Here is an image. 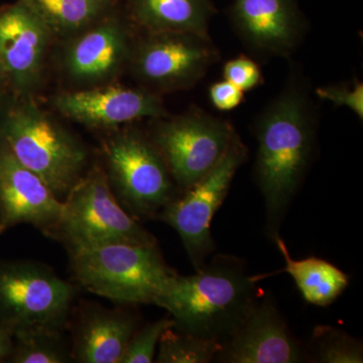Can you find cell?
I'll list each match as a JSON object with an SVG mask.
<instances>
[{
	"label": "cell",
	"instance_id": "cell-1",
	"mask_svg": "<svg viewBox=\"0 0 363 363\" xmlns=\"http://www.w3.org/2000/svg\"><path fill=\"white\" fill-rule=\"evenodd\" d=\"M307 95L297 85L284 90L255 124V180L266 206L271 238L279 228L311 162L315 123Z\"/></svg>",
	"mask_w": 363,
	"mask_h": 363
},
{
	"label": "cell",
	"instance_id": "cell-2",
	"mask_svg": "<svg viewBox=\"0 0 363 363\" xmlns=\"http://www.w3.org/2000/svg\"><path fill=\"white\" fill-rule=\"evenodd\" d=\"M257 281L240 259L219 255L194 274H177L155 305L178 330L224 344L259 300Z\"/></svg>",
	"mask_w": 363,
	"mask_h": 363
},
{
	"label": "cell",
	"instance_id": "cell-3",
	"mask_svg": "<svg viewBox=\"0 0 363 363\" xmlns=\"http://www.w3.org/2000/svg\"><path fill=\"white\" fill-rule=\"evenodd\" d=\"M0 140L26 168L64 200L82 178V143L28 97L0 102Z\"/></svg>",
	"mask_w": 363,
	"mask_h": 363
},
{
	"label": "cell",
	"instance_id": "cell-4",
	"mask_svg": "<svg viewBox=\"0 0 363 363\" xmlns=\"http://www.w3.org/2000/svg\"><path fill=\"white\" fill-rule=\"evenodd\" d=\"M70 255L76 281L119 304H155L177 274L157 245L111 243L74 250Z\"/></svg>",
	"mask_w": 363,
	"mask_h": 363
},
{
	"label": "cell",
	"instance_id": "cell-5",
	"mask_svg": "<svg viewBox=\"0 0 363 363\" xmlns=\"http://www.w3.org/2000/svg\"><path fill=\"white\" fill-rule=\"evenodd\" d=\"M63 204L50 235L63 240L70 252L111 243L157 245L156 238L121 206L101 169L82 177Z\"/></svg>",
	"mask_w": 363,
	"mask_h": 363
},
{
	"label": "cell",
	"instance_id": "cell-6",
	"mask_svg": "<svg viewBox=\"0 0 363 363\" xmlns=\"http://www.w3.org/2000/svg\"><path fill=\"white\" fill-rule=\"evenodd\" d=\"M104 154L109 185L136 220L156 216L177 198L175 182L150 138L117 133L105 143Z\"/></svg>",
	"mask_w": 363,
	"mask_h": 363
},
{
	"label": "cell",
	"instance_id": "cell-7",
	"mask_svg": "<svg viewBox=\"0 0 363 363\" xmlns=\"http://www.w3.org/2000/svg\"><path fill=\"white\" fill-rule=\"evenodd\" d=\"M247 157V149L236 135L220 162L159 213L160 219L180 235L196 269H201L214 252L211 222L228 194L236 171Z\"/></svg>",
	"mask_w": 363,
	"mask_h": 363
},
{
	"label": "cell",
	"instance_id": "cell-8",
	"mask_svg": "<svg viewBox=\"0 0 363 363\" xmlns=\"http://www.w3.org/2000/svg\"><path fill=\"white\" fill-rule=\"evenodd\" d=\"M74 288L44 264L0 260V323L64 329Z\"/></svg>",
	"mask_w": 363,
	"mask_h": 363
},
{
	"label": "cell",
	"instance_id": "cell-9",
	"mask_svg": "<svg viewBox=\"0 0 363 363\" xmlns=\"http://www.w3.org/2000/svg\"><path fill=\"white\" fill-rule=\"evenodd\" d=\"M236 135L226 121L191 113L160 121L150 140L176 185L185 192L220 162Z\"/></svg>",
	"mask_w": 363,
	"mask_h": 363
},
{
	"label": "cell",
	"instance_id": "cell-10",
	"mask_svg": "<svg viewBox=\"0 0 363 363\" xmlns=\"http://www.w3.org/2000/svg\"><path fill=\"white\" fill-rule=\"evenodd\" d=\"M209 38L188 33H147L131 52L136 77L157 90L185 89L196 84L216 61Z\"/></svg>",
	"mask_w": 363,
	"mask_h": 363
},
{
	"label": "cell",
	"instance_id": "cell-11",
	"mask_svg": "<svg viewBox=\"0 0 363 363\" xmlns=\"http://www.w3.org/2000/svg\"><path fill=\"white\" fill-rule=\"evenodd\" d=\"M52 37L28 0L0 7V62L14 96L28 97L40 84Z\"/></svg>",
	"mask_w": 363,
	"mask_h": 363
},
{
	"label": "cell",
	"instance_id": "cell-12",
	"mask_svg": "<svg viewBox=\"0 0 363 363\" xmlns=\"http://www.w3.org/2000/svg\"><path fill=\"white\" fill-rule=\"evenodd\" d=\"M63 207V200L0 140V234L21 224L51 234Z\"/></svg>",
	"mask_w": 363,
	"mask_h": 363
},
{
	"label": "cell",
	"instance_id": "cell-13",
	"mask_svg": "<svg viewBox=\"0 0 363 363\" xmlns=\"http://www.w3.org/2000/svg\"><path fill=\"white\" fill-rule=\"evenodd\" d=\"M306 352L272 297L257 301L240 328L222 346L215 362L298 363Z\"/></svg>",
	"mask_w": 363,
	"mask_h": 363
},
{
	"label": "cell",
	"instance_id": "cell-14",
	"mask_svg": "<svg viewBox=\"0 0 363 363\" xmlns=\"http://www.w3.org/2000/svg\"><path fill=\"white\" fill-rule=\"evenodd\" d=\"M57 111L89 128H114L143 118L166 116L156 93L121 85H102L66 92L54 101Z\"/></svg>",
	"mask_w": 363,
	"mask_h": 363
},
{
	"label": "cell",
	"instance_id": "cell-15",
	"mask_svg": "<svg viewBox=\"0 0 363 363\" xmlns=\"http://www.w3.org/2000/svg\"><path fill=\"white\" fill-rule=\"evenodd\" d=\"M131 52L128 26L112 13L70 38L63 67L75 82L97 84L114 77Z\"/></svg>",
	"mask_w": 363,
	"mask_h": 363
},
{
	"label": "cell",
	"instance_id": "cell-16",
	"mask_svg": "<svg viewBox=\"0 0 363 363\" xmlns=\"http://www.w3.org/2000/svg\"><path fill=\"white\" fill-rule=\"evenodd\" d=\"M230 16L248 47L274 56L291 54L304 28L296 0H234Z\"/></svg>",
	"mask_w": 363,
	"mask_h": 363
},
{
	"label": "cell",
	"instance_id": "cell-17",
	"mask_svg": "<svg viewBox=\"0 0 363 363\" xmlns=\"http://www.w3.org/2000/svg\"><path fill=\"white\" fill-rule=\"evenodd\" d=\"M138 329V320L123 310L88 306L81 311L72 353L83 363H121Z\"/></svg>",
	"mask_w": 363,
	"mask_h": 363
},
{
	"label": "cell",
	"instance_id": "cell-18",
	"mask_svg": "<svg viewBox=\"0 0 363 363\" xmlns=\"http://www.w3.org/2000/svg\"><path fill=\"white\" fill-rule=\"evenodd\" d=\"M135 25L147 33H188L209 38L216 9L211 0H126Z\"/></svg>",
	"mask_w": 363,
	"mask_h": 363
},
{
	"label": "cell",
	"instance_id": "cell-19",
	"mask_svg": "<svg viewBox=\"0 0 363 363\" xmlns=\"http://www.w3.org/2000/svg\"><path fill=\"white\" fill-rule=\"evenodd\" d=\"M285 260L281 272L290 274L306 302L327 307L340 297L350 285V277L327 260L318 257L293 259L279 234L272 238Z\"/></svg>",
	"mask_w": 363,
	"mask_h": 363
},
{
	"label": "cell",
	"instance_id": "cell-20",
	"mask_svg": "<svg viewBox=\"0 0 363 363\" xmlns=\"http://www.w3.org/2000/svg\"><path fill=\"white\" fill-rule=\"evenodd\" d=\"M52 35L69 39L113 13L116 0H28Z\"/></svg>",
	"mask_w": 363,
	"mask_h": 363
},
{
	"label": "cell",
	"instance_id": "cell-21",
	"mask_svg": "<svg viewBox=\"0 0 363 363\" xmlns=\"http://www.w3.org/2000/svg\"><path fill=\"white\" fill-rule=\"evenodd\" d=\"M74 359L63 329L25 326L14 328L13 345L9 362L65 363Z\"/></svg>",
	"mask_w": 363,
	"mask_h": 363
},
{
	"label": "cell",
	"instance_id": "cell-22",
	"mask_svg": "<svg viewBox=\"0 0 363 363\" xmlns=\"http://www.w3.org/2000/svg\"><path fill=\"white\" fill-rule=\"evenodd\" d=\"M223 344L178 330L167 329L159 342L156 362L208 363L215 362Z\"/></svg>",
	"mask_w": 363,
	"mask_h": 363
},
{
	"label": "cell",
	"instance_id": "cell-23",
	"mask_svg": "<svg viewBox=\"0 0 363 363\" xmlns=\"http://www.w3.org/2000/svg\"><path fill=\"white\" fill-rule=\"evenodd\" d=\"M311 342L313 358L316 362H363L362 343L340 329L317 326Z\"/></svg>",
	"mask_w": 363,
	"mask_h": 363
},
{
	"label": "cell",
	"instance_id": "cell-24",
	"mask_svg": "<svg viewBox=\"0 0 363 363\" xmlns=\"http://www.w3.org/2000/svg\"><path fill=\"white\" fill-rule=\"evenodd\" d=\"M175 326L172 317H164L157 321L136 329L128 344L121 363H150L154 362L157 346L167 329Z\"/></svg>",
	"mask_w": 363,
	"mask_h": 363
},
{
	"label": "cell",
	"instance_id": "cell-25",
	"mask_svg": "<svg viewBox=\"0 0 363 363\" xmlns=\"http://www.w3.org/2000/svg\"><path fill=\"white\" fill-rule=\"evenodd\" d=\"M223 75L224 80L233 83L243 92L257 87L262 82V74L259 65L245 56L227 62Z\"/></svg>",
	"mask_w": 363,
	"mask_h": 363
},
{
	"label": "cell",
	"instance_id": "cell-26",
	"mask_svg": "<svg viewBox=\"0 0 363 363\" xmlns=\"http://www.w3.org/2000/svg\"><path fill=\"white\" fill-rule=\"evenodd\" d=\"M317 96L331 102L335 106L347 107L360 119L363 118V84L330 85L317 88Z\"/></svg>",
	"mask_w": 363,
	"mask_h": 363
},
{
	"label": "cell",
	"instance_id": "cell-27",
	"mask_svg": "<svg viewBox=\"0 0 363 363\" xmlns=\"http://www.w3.org/2000/svg\"><path fill=\"white\" fill-rule=\"evenodd\" d=\"M209 95L215 108L220 111H233L243 101V91L226 80L214 83L210 88Z\"/></svg>",
	"mask_w": 363,
	"mask_h": 363
},
{
	"label": "cell",
	"instance_id": "cell-28",
	"mask_svg": "<svg viewBox=\"0 0 363 363\" xmlns=\"http://www.w3.org/2000/svg\"><path fill=\"white\" fill-rule=\"evenodd\" d=\"M13 326L0 323V362H9L13 350Z\"/></svg>",
	"mask_w": 363,
	"mask_h": 363
},
{
	"label": "cell",
	"instance_id": "cell-29",
	"mask_svg": "<svg viewBox=\"0 0 363 363\" xmlns=\"http://www.w3.org/2000/svg\"><path fill=\"white\" fill-rule=\"evenodd\" d=\"M9 91H11V89L9 78H7L6 70H4V66H2L1 62H0V102L6 99L7 93Z\"/></svg>",
	"mask_w": 363,
	"mask_h": 363
}]
</instances>
